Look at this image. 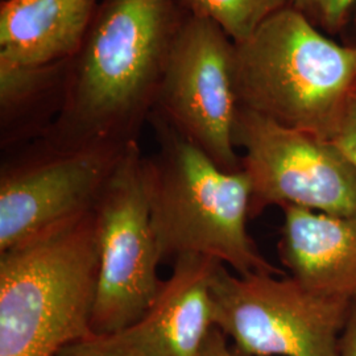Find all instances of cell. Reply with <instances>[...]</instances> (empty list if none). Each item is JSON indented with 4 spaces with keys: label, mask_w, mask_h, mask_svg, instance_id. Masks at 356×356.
<instances>
[{
    "label": "cell",
    "mask_w": 356,
    "mask_h": 356,
    "mask_svg": "<svg viewBox=\"0 0 356 356\" xmlns=\"http://www.w3.org/2000/svg\"><path fill=\"white\" fill-rule=\"evenodd\" d=\"M185 16L181 0L98 1L63 110L38 140L63 149L138 140Z\"/></svg>",
    "instance_id": "1"
},
{
    "label": "cell",
    "mask_w": 356,
    "mask_h": 356,
    "mask_svg": "<svg viewBox=\"0 0 356 356\" xmlns=\"http://www.w3.org/2000/svg\"><path fill=\"white\" fill-rule=\"evenodd\" d=\"M159 144L145 156L144 178L157 250L161 261L185 254L211 257L236 275L280 276L251 239L252 186L241 169L229 172L169 124L151 113Z\"/></svg>",
    "instance_id": "2"
},
{
    "label": "cell",
    "mask_w": 356,
    "mask_h": 356,
    "mask_svg": "<svg viewBox=\"0 0 356 356\" xmlns=\"http://www.w3.org/2000/svg\"><path fill=\"white\" fill-rule=\"evenodd\" d=\"M99 280L94 207L0 252V356L89 338Z\"/></svg>",
    "instance_id": "3"
},
{
    "label": "cell",
    "mask_w": 356,
    "mask_h": 356,
    "mask_svg": "<svg viewBox=\"0 0 356 356\" xmlns=\"http://www.w3.org/2000/svg\"><path fill=\"white\" fill-rule=\"evenodd\" d=\"M234 85L239 106L329 140L356 88V47L288 6L235 42Z\"/></svg>",
    "instance_id": "4"
},
{
    "label": "cell",
    "mask_w": 356,
    "mask_h": 356,
    "mask_svg": "<svg viewBox=\"0 0 356 356\" xmlns=\"http://www.w3.org/2000/svg\"><path fill=\"white\" fill-rule=\"evenodd\" d=\"M216 327L239 356H339L351 301L309 289L293 277L231 275L213 279Z\"/></svg>",
    "instance_id": "5"
},
{
    "label": "cell",
    "mask_w": 356,
    "mask_h": 356,
    "mask_svg": "<svg viewBox=\"0 0 356 356\" xmlns=\"http://www.w3.org/2000/svg\"><path fill=\"white\" fill-rule=\"evenodd\" d=\"M139 141L128 143L94 204L99 280L91 318L97 337L114 335L138 322L160 292L161 263L153 232Z\"/></svg>",
    "instance_id": "6"
},
{
    "label": "cell",
    "mask_w": 356,
    "mask_h": 356,
    "mask_svg": "<svg viewBox=\"0 0 356 356\" xmlns=\"http://www.w3.org/2000/svg\"><path fill=\"white\" fill-rule=\"evenodd\" d=\"M234 141L252 186L250 216L269 206L356 216V172L331 141L242 106Z\"/></svg>",
    "instance_id": "7"
},
{
    "label": "cell",
    "mask_w": 356,
    "mask_h": 356,
    "mask_svg": "<svg viewBox=\"0 0 356 356\" xmlns=\"http://www.w3.org/2000/svg\"><path fill=\"white\" fill-rule=\"evenodd\" d=\"M234 60L235 41L216 22L186 13L152 110L229 172L242 169Z\"/></svg>",
    "instance_id": "8"
},
{
    "label": "cell",
    "mask_w": 356,
    "mask_h": 356,
    "mask_svg": "<svg viewBox=\"0 0 356 356\" xmlns=\"http://www.w3.org/2000/svg\"><path fill=\"white\" fill-rule=\"evenodd\" d=\"M126 145L15 148L0 169V252L94 207Z\"/></svg>",
    "instance_id": "9"
},
{
    "label": "cell",
    "mask_w": 356,
    "mask_h": 356,
    "mask_svg": "<svg viewBox=\"0 0 356 356\" xmlns=\"http://www.w3.org/2000/svg\"><path fill=\"white\" fill-rule=\"evenodd\" d=\"M152 306L126 330L107 335L132 356H200L216 327L213 279L219 264L211 257L176 259Z\"/></svg>",
    "instance_id": "10"
},
{
    "label": "cell",
    "mask_w": 356,
    "mask_h": 356,
    "mask_svg": "<svg viewBox=\"0 0 356 356\" xmlns=\"http://www.w3.org/2000/svg\"><path fill=\"white\" fill-rule=\"evenodd\" d=\"M279 256L291 277L312 291L356 298V216L285 206Z\"/></svg>",
    "instance_id": "11"
},
{
    "label": "cell",
    "mask_w": 356,
    "mask_h": 356,
    "mask_svg": "<svg viewBox=\"0 0 356 356\" xmlns=\"http://www.w3.org/2000/svg\"><path fill=\"white\" fill-rule=\"evenodd\" d=\"M97 6L98 0H3L0 63L44 66L73 60Z\"/></svg>",
    "instance_id": "12"
},
{
    "label": "cell",
    "mask_w": 356,
    "mask_h": 356,
    "mask_svg": "<svg viewBox=\"0 0 356 356\" xmlns=\"http://www.w3.org/2000/svg\"><path fill=\"white\" fill-rule=\"evenodd\" d=\"M70 61L44 66L0 63L3 151L36 140L51 127L64 106Z\"/></svg>",
    "instance_id": "13"
},
{
    "label": "cell",
    "mask_w": 356,
    "mask_h": 356,
    "mask_svg": "<svg viewBox=\"0 0 356 356\" xmlns=\"http://www.w3.org/2000/svg\"><path fill=\"white\" fill-rule=\"evenodd\" d=\"M184 10L216 22L235 42L248 38L270 15L289 0H181Z\"/></svg>",
    "instance_id": "14"
},
{
    "label": "cell",
    "mask_w": 356,
    "mask_h": 356,
    "mask_svg": "<svg viewBox=\"0 0 356 356\" xmlns=\"http://www.w3.org/2000/svg\"><path fill=\"white\" fill-rule=\"evenodd\" d=\"M289 6L329 36L342 33L351 20L356 22V0H289Z\"/></svg>",
    "instance_id": "15"
},
{
    "label": "cell",
    "mask_w": 356,
    "mask_h": 356,
    "mask_svg": "<svg viewBox=\"0 0 356 356\" xmlns=\"http://www.w3.org/2000/svg\"><path fill=\"white\" fill-rule=\"evenodd\" d=\"M356 172V88L344 106L330 139Z\"/></svg>",
    "instance_id": "16"
},
{
    "label": "cell",
    "mask_w": 356,
    "mask_h": 356,
    "mask_svg": "<svg viewBox=\"0 0 356 356\" xmlns=\"http://www.w3.org/2000/svg\"><path fill=\"white\" fill-rule=\"evenodd\" d=\"M53 356H132L115 346L107 337L89 338L66 344Z\"/></svg>",
    "instance_id": "17"
},
{
    "label": "cell",
    "mask_w": 356,
    "mask_h": 356,
    "mask_svg": "<svg viewBox=\"0 0 356 356\" xmlns=\"http://www.w3.org/2000/svg\"><path fill=\"white\" fill-rule=\"evenodd\" d=\"M339 356H356V298L350 304L341 338Z\"/></svg>",
    "instance_id": "18"
},
{
    "label": "cell",
    "mask_w": 356,
    "mask_h": 356,
    "mask_svg": "<svg viewBox=\"0 0 356 356\" xmlns=\"http://www.w3.org/2000/svg\"><path fill=\"white\" fill-rule=\"evenodd\" d=\"M200 356H239L235 351H232L227 343V337L214 327L210 335L206 339L202 353Z\"/></svg>",
    "instance_id": "19"
}]
</instances>
